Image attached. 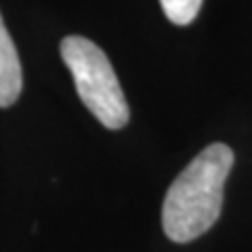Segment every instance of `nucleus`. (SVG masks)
<instances>
[{"label":"nucleus","instance_id":"nucleus-1","mask_svg":"<svg viewBox=\"0 0 252 252\" xmlns=\"http://www.w3.org/2000/svg\"><path fill=\"white\" fill-rule=\"evenodd\" d=\"M231 166V147L212 143L172 181L162 206V227L168 240L177 244L191 242L217 223L223 208V187Z\"/></svg>","mask_w":252,"mask_h":252},{"label":"nucleus","instance_id":"nucleus-2","mask_svg":"<svg viewBox=\"0 0 252 252\" xmlns=\"http://www.w3.org/2000/svg\"><path fill=\"white\" fill-rule=\"evenodd\" d=\"M61 57L74 76L78 97L91 114L109 130L126 126L128 103L107 55L89 38L67 36L61 42Z\"/></svg>","mask_w":252,"mask_h":252},{"label":"nucleus","instance_id":"nucleus-3","mask_svg":"<svg viewBox=\"0 0 252 252\" xmlns=\"http://www.w3.org/2000/svg\"><path fill=\"white\" fill-rule=\"evenodd\" d=\"M23 76L17 49L0 17V107H9L21 94Z\"/></svg>","mask_w":252,"mask_h":252},{"label":"nucleus","instance_id":"nucleus-4","mask_svg":"<svg viewBox=\"0 0 252 252\" xmlns=\"http://www.w3.org/2000/svg\"><path fill=\"white\" fill-rule=\"evenodd\" d=\"M164 15L175 26H189L200 13L202 0H160Z\"/></svg>","mask_w":252,"mask_h":252}]
</instances>
